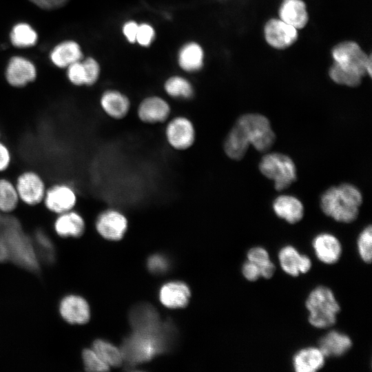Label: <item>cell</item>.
<instances>
[{"label":"cell","instance_id":"38","mask_svg":"<svg viewBox=\"0 0 372 372\" xmlns=\"http://www.w3.org/2000/svg\"><path fill=\"white\" fill-rule=\"evenodd\" d=\"M82 357L87 371H105L109 369V366L102 360L93 349H85Z\"/></svg>","mask_w":372,"mask_h":372},{"label":"cell","instance_id":"11","mask_svg":"<svg viewBox=\"0 0 372 372\" xmlns=\"http://www.w3.org/2000/svg\"><path fill=\"white\" fill-rule=\"evenodd\" d=\"M7 83L14 88L25 87L34 82L37 76V68L30 59L21 56H11L5 68Z\"/></svg>","mask_w":372,"mask_h":372},{"label":"cell","instance_id":"21","mask_svg":"<svg viewBox=\"0 0 372 372\" xmlns=\"http://www.w3.org/2000/svg\"><path fill=\"white\" fill-rule=\"evenodd\" d=\"M326 357L319 347L300 349L292 357L291 364L296 372H316L325 364Z\"/></svg>","mask_w":372,"mask_h":372},{"label":"cell","instance_id":"24","mask_svg":"<svg viewBox=\"0 0 372 372\" xmlns=\"http://www.w3.org/2000/svg\"><path fill=\"white\" fill-rule=\"evenodd\" d=\"M54 229L63 238L79 237L85 231V222L81 214L74 209L58 214L54 222Z\"/></svg>","mask_w":372,"mask_h":372},{"label":"cell","instance_id":"3","mask_svg":"<svg viewBox=\"0 0 372 372\" xmlns=\"http://www.w3.org/2000/svg\"><path fill=\"white\" fill-rule=\"evenodd\" d=\"M0 234L6 246L8 260L30 271L39 269L34 243L23 231L18 221L0 216Z\"/></svg>","mask_w":372,"mask_h":372},{"label":"cell","instance_id":"14","mask_svg":"<svg viewBox=\"0 0 372 372\" xmlns=\"http://www.w3.org/2000/svg\"><path fill=\"white\" fill-rule=\"evenodd\" d=\"M263 34L267 43L277 50L291 46L298 38V30L279 18L269 19L264 25Z\"/></svg>","mask_w":372,"mask_h":372},{"label":"cell","instance_id":"15","mask_svg":"<svg viewBox=\"0 0 372 372\" xmlns=\"http://www.w3.org/2000/svg\"><path fill=\"white\" fill-rule=\"evenodd\" d=\"M99 103L102 112L114 121L125 119L132 107L128 96L116 89L104 90L100 96Z\"/></svg>","mask_w":372,"mask_h":372},{"label":"cell","instance_id":"13","mask_svg":"<svg viewBox=\"0 0 372 372\" xmlns=\"http://www.w3.org/2000/svg\"><path fill=\"white\" fill-rule=\"evenodd\" d=\"M172 107L163 97L150 95L143 99L136 108V116L146 125L165 123L170 117Z\"/></svg>","mask_w":372,"mask_h":372},{"label":"cell","instance_id":"20","mask_svg":"<svg viewBox=\"0 0 372 372\" xmlns=\"http://www.w3.org/2000/svg\"><path fill=\"white\" fill-rule=\"evenodd\" d=\"M59 311L63 318L71 324H84L90 317L87 302L79 296L65 297L61 302Z\"/></svg>","mask_w":372,"mask_h":372},{"label":"cell","instance_id":"29","mask_svg":"<svg viewBox=\"0 0 372 372\" xmlns=\"http://www.w3.org/2000/svg\"><path fill=\"white\" fill-rule=\"evenodd\" d=\"M39 39L37 30L28 23L20 21L14 23L10 29V43L17 48H28L34 46Z\"/></svg>","mask_w":372,"mask_h":372},{"label":"cell","instance_id":"8","mask_svg":"<svg viewBox=\"0 0 372 372\" xmlns=\"http://www.w3.org/2000/svg\"><path fill=\"white\" fill-rule=\"evenodd\" d=\"M164 137L167 145L173 150L183 152L195 144L197 132L193 121L185 115L170 117L165 123Z\"/></svg>","mask_w":372,"mask_h":372},{"label":"cell","instance_id":"9","mask_svg":"<svg viewBox=\"0 0 372 372\" xmlns=\"http://www.w3.org/2000/svg\"><path fill=\"white\" fill-rule=\"evenodd\" d=\"M14 182L20 202L30 207L43 203L48 186L41 174L25 169L17 175Z\"/></svg>","mask_w":372,"mask_h":372},{"label":"cell","instance_id":"47","mask_svg":"<svg viewBox=\"0 0 372 372\" xmlns=\"http://www.w3.org/2000/svg\"><path fill=\"white\" fill-rule=\"evenodd\" d=\"M0 136H1V128H0Z\"/></svg>","mask_w":372,"mask_h":372},{"label":"cell","instance_id":"28","mask_svg":"<svg viewBox=\"0 0 372 372\" xmlns=\"http://www.w3.org/2000/svg\"><path fill=\"white\" fill-rule=\"evenodd\" d=\"M163 90L169 97L175 100L190 101L195 95L192 83L179 75L167 78L163 83Z\"/></svg>","mask_w":372,"mask_h":372},{"label":"cell","instance_id":"2","mask_svg":"<svg viewBox=\"0 0 372 372\" xmlns=\"http://www.w3.org/2000/svg\"><path fill=\"white\" fill-rule=\"evenodd\" d=\"M362 200L356 186L342 183L327 189L320 197V205L327 216L337 222L350 223L358 218Z\"/></svg>","mask_w":372,"mask_h":372},{"label":"cell","instance_id":"43","mask_svg":"<svg viewBox=\"0 0 372 372\" xmlns=\"http://www.w3.org/2000/svg\"><path fill=\"white\" fill-rule=\"evenodd\" d=\"M244 278L250 282H254L261 277L260 268L254 262L247 260L242 266Z\"/></svg>","mask_w":372,"mask_h":372},{"label":"cell","instance_id":"26","mask_svg":"<svg viewBox=\"0 0 372 372\" xmlns=\"http://www.w3.org/2000/svg\"><path fill=\"white\" fill-rule=\"evenodd\" d=\"M352 345V340L348 335L333 330L320 338L318 347L326 358L340 357L347 353Z\"/></svg>","mask_w":372,"mask_h":372},{"label":"cell","instance_id":"5","mask_svg":"<svg viewBox=\"0 0 372 372\" xmlns=\"http://www.w3.org/2000/svg\"><path fill=\"white\" fill-rule=\"evenodd\" d=\"M334 65L342 70L363 79L371 76V55L367 54L355 41H344L334 45L331 52Z\"/></svg>","mask_w":372,"mask_h":372},{"label":"cell","instance_id":"12","mask_svg":"<svg viewBox=\"0 0 372 372\" xmlns=\"http://www.w3.org/2000/svg\"><path fill=\"white\" fill-rule=\"evenodd\" d=\"M97 232L104 238L118 240L125 234L128 227V220L125 215L119 209L110 207L101 211L95 220Z\"/></svg>","mask_w":372,"mask_h":372},{"label":"cell","instance_id":"6","mask_svg":"<svg viewBox=\"0 0 372 372\" xmlns=\"http://www.w3.org/2000/svg\"><path fill=\"white\" fill-rule=\"evenodd\" d=\"M235 124L240 128L249 145L258 152L269 150L276 140V134L266 116L256 113L240 116Z\"/></svg>","mask_w":372,"mask_h":372},{"label":"cell","instance_id":"42","mask_svg":"<svg viewBox=\"0 0 372 372\" xmlns=\"http://www.w3.org/2000/svg\"><path fill=\"white\" fill-rule=\"evenodd\" d=\"M12 161V154L9 146L0 139V173L7 171Z\"/></svg>","mask_w":372,"mask_h":372},{"label":"cell","instance_id":"22","mask_svg":"<svg viewBox=\"0 0 372 372\" xmlns=\"http://www.w3.org/2000/svg\"><path fill=\"white\" fill-rule=\"evenodd\" d=\"M275 214L288 223L296 224L304 216V205L300 200L292 195H280L272 204Z\"/></svg>","mask_w":372,"mask_h":372},{"label":"cell","instance_id":"23","mask_svg":"<svg viewBox=\"0 0 372 372\" xmlns=\"http://www.w3.org/2000/svg\"><path fill=\"white\" fill-rule=\"evenodd\" d=\"M279 19L297 30L304 28L309 21V13L302 0H282L278 8Z\"/></svg>","mask_w":372,"mask_h":372},{"label":"cell","instance_id":"32","mask_svg":"<svg viewBox=\"0 0 372 372\" xmlns=\"http://www.w3.org/2000/svg\"><path fill=\"white\" fill-rule=\"evenodd\" d=\"M247 260L260 268L261 277L265 279L271 278L275 273L276 266L270 260L268 251L262 247L251 248L247 253Z\"/></svg>","mask_w":372,"mask_h":372},{"label":"cell","instance_id":"4","mask_svg":"<svg viewBox=\"0 0 372 372\" xmlns=\"http://www.w3.org/2000/svg\"><path fill=\"white\" fill-rule=\"evenodd\" d=\"M305 307L308 321L313 327L325 329L333 326L340 311V306L333 291L326 286H318L309 293Z\"/></svg>","mask_w":372,"mask_h":372},{"label":"cell","instance_id":"27","mask_svg":"<svg viewBox=\"0 0 372 372\" xmlns=\"http://www.w3.org/2000/svg\"><path fill=\"white\" fill-rule=\"evenodd\" d=\"M189 297V287L180 282H172L164 285L159 293L161 302L169 308H180L186 306Z\"/></svg>","mask_w":372,"mask_h":372},{"label":"cell","instance_id":"36","mask_svg":"<svg viewBox=\"0 0 372 372\" xmlns=\"http://www.w3.org/2000/svg\"><path fill=\"white\" fill-rule=\"evenodd\" d=\"M329 78L335 83L351 87L360 85L362 78L350 74L332 63L329 70Z\"/></svg>","mask_w":372,"mask_h":372},{"label":"cell","instance_id":"16","mask_svg":"<svg viewBox=\"0 0 372 372\" xmlns=\"http://www.w3.org/2000/svg\"><path fill=\"white\" fill-rule=\"evenodd\" d=\"M278 258L282 270L292 277L307 273L312 267L310 258L291 245L283 246L279 250Z\"/></svg>","mask_w":372,"mask_h":372},{"label":"cell","instance_id":"44","mask_svg":"<svg viewBox=\"0 0 372 372\" xmlns=\"http://www.w3.org/2000/svg\"><path fill=\"white\" fill-rule=\"evenodd\" d=\"M37 8L45 10L59 9L66 5L70 0H28Z\"/></svg>","mask_w":372,"mask_h":372},{"label":"cell","instance_id":"17","mask_svg":"<svg viewBox=\"0 0 372 372\" xmlns=\"http://www.w3.org/2000/svg\"><path fill=\"white\" fill-rule=\"evenodd\" d=\"M311 245L316 258L324 264L333 265L342 256V244L332 234L322 232L317 234L313 238Z\"/></svg>","mask_w":372,"mask_h":372},{"label":"cell","instance_id":"34","mask_svg":"<svg viewBox=\"0 0 372 372\" xmlns=\"http://www.w3.org/2000/svg\"><path fill=\"white\" fill-rule=\"evenodd\" d=\"M34 249L37 257H41L46 262H52L55 258V251L51 240L43 231H39L35 234Z\"/></svg>","mask_w":372,"mask_h":372},{"label":"cell","instance_id":"35","mask_svg":"<svg viewBox=\"0 0 372 372\" xmlns=\"http://www.w3.org/2000/svg\"><path fill=\"white\" fill-rule=\"evenodd\" d=\"M359 256L365 263H371L372 258V227L369 225L360 233L357 239Z\"/></svg>","mask_w":372,"mask_h":372},{"label":"cell","instance_id":"37","mask_svg":"<svg viewBox=\"0 0 372 372\" xmlns=\"http://www.w3.org/2000/svg\"><path fill=\"white\" fill-rule=\"evenodd\" d=\"M82 59L65 68L68 81L76 87L87 86L86 72Z\"/></svg>","mask_w":372,"mask_h":372},{"label":"cell","instance_id":"31","mask_svg":"<svg viewBox=\"0 0 372 372\" xmlns=\"http://www.w3.org/2000/svg\"><path fill=\"white\" fill-rule=\"evenodd\" d=\"M20 203L14 182L6 177H0V213L14 211Z\"/></svg>","mask_w":372,"mask_h":372},{"label":"cell","instance_id":"30","mask_svg":"<svg viewBox=\"0 0 372 372\" xmlns=\"http://www.w3.org/2000/svg\"><path fill=\"white\" fill-rule=\"evenodd\" d=\"M249 144L246 141L240 128L234 124L227 134L223 143V150L226 156L235 161L242 159Z\"/></svg>","mask_w":372,"mask_h":372},{"label":"cell","instance_id":"25","mask_svg":"<svg viewBox=\"0 0 372 372\" xmlns=\"http://www.w3.org/2000/svg\"><path fill=\"white\" fill-rule=\"evenodd\" d=\"M205 53L197 42L189 41L183 44L178 50L177 61L179 67L187 72H196L204 65Z\"/></svg>","mask_w":372,"mask_h":372},{"label":"cell","instance_id":"45","mask_svg":"<svg viewBox=\"0 0 372 372\" xmlns=\"http://www.w3.org/2000/svg\"><path fill=\"white\" fill-rule=\"evenodd\" d=\"M136 21L130 20L125 22L122 27V32L126 40L130 43H136V36L138 28Z\"/></svg>","mask_w":372,"mask_h":372},{"label":"cell","instance_id":"19","mask_svg":"<svg viewBox=\"0 0 372 372\" xmlns=\"http://www.w3.org/2000/svg\"><path fill=\"white\" fill-rule=\"evenodd\" d=\"M130 322L134 331H154L161 329V322L156 310L147 304L135 306L130 313Z\"/></svg>","mask_w":372,"mask_h":372},{"label":"cell","instance_id":"10","mask_svg":"<svg viewBox=\"0 0 372 372\" xmlns=\"http://www.w3.org/2000/svg\"><path fill=\"white\" fill-rule=\"evenodd\" d=\"M79 200L75 187L67 182H56L48 186L43 200L47 210L60 214L76 207Z\"/></svg>","mask_w":372,"mask_h":372},{"label":"cell","instance_id":"46","mask_svg":"<svg viewBox=\"0 0 372 372\" xmlns=\"http://www.w3.org/2000/svg\"><path fill=\"white\" fill-rule=\"evenodd\" d=\"M8 260V252L0 234V262H5Z\"/></svg>","mask_w":372,"mask_h":372},{"label":"cell","instance_id":"41","mask_svg":"<svg viewBox=\"0 0 372 372\" xmlns=\"http://www.w3.org/2000/svg\"><path fill=\"white\" fill-rule=\"evenodd\" d=\"M147 267L152 273H164L169 268L168 259L163 255H153L147 260Z\"/></svg>","mask_w":372,"mask_h":372},{"label":"cell","instance_id":"40","mask_svg":"<svg viewBox=\"0 0 372 372\" xmlns=\"http://www.w3.org/2000/svg\"><path fill=\"white\" fill-rule=\"evenodd\" d=\"M156 37V32L154 27L148 23H141L138 24V28L136 36V43L142 47H149L151 45Z\"/></svg>","mask_w":372,"mask_h":372},{"label":"cell","instance_id":"39","mask_svg":"<svg viewBox=\"0 0 372 372\" xmlns=\"http://www.w3.org/2000/svg\"><path fill=\"white\" fill-rule=\"evenodd\" d=\"M87 78V87L95 85L101 74V67L99 63L92 56L83 58L82 59Z\"/></svg>","mask_w":372,"mask_h":372},{"label":"cell","instance_id":"18","mask_svg":"<svg viewBox=\"0 0 372 372\" xmlns=\"http://www.w3.org/2000/svg\"><path fill=\"white\" fill-rule=\"evenodd\" d=\"M83 58V52L81 45L72 39L61 41L56 44L49 53V59L52 64L61 69H65Z\"/></svg>","mask_w":372,"mask_h":372},{"label":"cell","instance_id":"7","mask_svg":"<svg viewBox=\"0 0 372 372\" xmlns=\"http://www.w3.org/2000/svg\"><path fill=\"white\" fill-rule=\"evenodd\" d=\"M259 170L266 178L273 181L278 191L289 187L297 178L296 167L288 156L278 153H268L262 156Z\"/></svg>","mask_w":372,"mask_h":372},{"label":"cell","instance_id":"33","mask_svg":"<svg viewBox=\"0 0 372 372\" xmlns=\"http://www.w3.org/2000/svg\"><path fill=\"white\" fill-rule=\"evenodd\" d=\"M109 366H118L123 361L121 351L103 340H96L92 349Z\"/></svg>","mask_w":372,"mask_h":372},{"label":"cell","instance_id":"1","mask_svg":"<svg viewBox=\"0 0 372 372\" xmlns=\"http://www.w3.org/2000/svg\"><path fill=\"white\" fill-rule=\"evenodd\" d=\"M175 335L174 326L169 322L154 331H134L123 341L121 349L123 360L129 364L145 362L169 349Z\"/></svg>","mask_w":372,"mask_h":372}]
</instances>
